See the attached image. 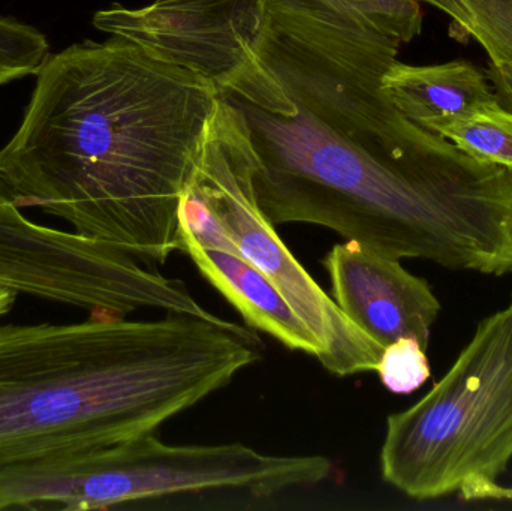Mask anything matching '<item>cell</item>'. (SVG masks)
<instances>
[{
    "instance_id": "obj_1",
    "label": "cell",
    "mask_w": 512,
    "mask_h": 511,
    "mask_svg": "<svg viewBox=\"0 0 512 511\" xmlns=\"http://www.w3.org/2000/svg\"><path fill=\"white\" fill-rule=\"evenodd\" d=\"M35 75L0 150L14 203L165 263L180 251V198L221 90L120 36L48 54Z\"/></svg>"
},
{
    "instance_id": "obj_2",
    "label": "cell",
    "mask_w": 512,
    "mask_h": 511,
    "mask_svg": "<svg viewBox=\"0 0 512 511\" xmlns=\"http://www.w3.org/2000/svg\"><path fill=\"white\" fill-rule=\"evenodd\" d=\"M261 359L224 318L92 317L0 326V470L153 434Z\"/></svg>"
},
{
    "instance_id": "obj_3",
    "label": "cell",
    "mask_w": 512,
    "mask_h": 511,
    "mask_svg": "<svg viewBox=\"0 0 512 511\" xmlns=\"http://www.w3.org/2000/svg\"><path fill=\"white\" fill-rule=\"evenodd\" d=\"M248 122L256 201L268 221L336 231L385 257L483 275L512 273V171L441 135L379 153L297 117L222 95Z\"/></svg>"
},
{
    "instance_id": "obj_4",
    "label": "cell",
    "mask_w": 512,
    "mask_h": 511,
    "mask_svg": "<svg viewBox=\"0 0 512 511\" xmlns=\"http://www.w3.org/2000/svg\"><path fill=\"white\" fill-rule=\"evenodd\" d=\"M512 459V297L484 318L450 371L387 419L384 482L418 501L487 498Z\"/></svg>"
},
{
    "instance_id": "obj_5",
    "label": "cell",
    "mask_w": 512,
    "mask_h": 511,
    "mask_svg": "<svg viewBox=\"0 0 512 511\" xmlns=\"http://www.w3.org/2000/svg\"><path fill=\"white\" fill-rule=\"evenodd\" d=\"M325 456H279L242 443L170 446L153 434L48 464L0 470V510H108L200 492L256 498L331 479Z\"/></svg>"
},
{
    "instance_id": "obj_6",
    "label": "cell",
    "mask_w": 512,
    "mask_h": 511,
    "mask_svg": "<svg viewBox=\"0 0 512 511\" xmlns=\"http://www.w3.org/2000/svg\"><path fill=\"white\" fill-rule=\"evenodd\" d=\"M258 156L245 114L219 96L185 189L212 213L237 251L255 266L321 342V365L337 377L376 371L384 348L355 326L282 242L259 209Z\"/></svg>"
},
{
    "instance_id": "obj_7",
    "label": "cell",
    "mask_w": 512,
    "mask_h": 511,
    "mask_svg": "<svg viewBox=\"0 0 512 511\" xmlns=\"http://www.w3.org/2000/svg\"><path fill=\"white\" fill-rule=\"evenodd\" d=\"M265 21L267 0H155L144 8L102 9L93 26L201 75L224 95L295 116L291 99L259 59Z\"/></svg>"
},
{
    "instance_id": "obj_8",
    "label": "cell",
    "mask_w": 512,
    "mask_h": 511,
    "mask_svg": "<svg viewBox=\"0 0 512 511\" xmlns=\"http://www.w3.org/2000/svg\"><path fill=\"white\" fill-rule=\"evenodd\" d=\"M322 264L334 302L373 341L385 348L414 338L429 348L441 303L426 279L355 240L334 245Z\"/></svg>"
},
{
    "instance_id": "obj_9",
    "label": "cell",
    "mask_w": 512,
    "mask_h": 511,
    "mask_svg": "<svg viewBox=\"0 0 512 511\" xmlns=\"http://www.w3.org/2000/svg\"><path fill=\"white\" fill-rule=\"evenodd\" d=\"M180 251L240 312L252 329L267 333L292 351L321 362V342L292 311L274 285L228 239L207 207L188 189L180 198Z\"/></svg>"
},
{
    "instance_id": "obj_10",
    "label": "cell",
    "mask_w": 512,
    "mask_h": 511,
    "mask_svg": "<svg viewBox=\"0 0 512 511\" xmlns=\"http://www.w3.org/2000/svg\"><path fill=\"white\" fill-rule=\"evenodd\" d=\"M382 92L406 119L427 131L501 105L486 72L466 60L424 66L397 60L382 78Z\"/></svg>"
},
{
    "instance_id": "obj_11",
    "label": "cell",
    "mask_w": 512,
    "mask_h": 511,
    "mask_svg": "<svg viewBox=\"0 0 512 511\" xmlns=\"http://www.w3.org/2000/svg\"><path fill=\"white\" fill-rule=\"evenodd\" d=\"M450 18V33L459 41H475L490 63L512 68V0H417Z\"/></svg>"
},
{
    "instance_id": "obj_12",
    "label": "cell",
    "mask_w": 512,
    "mask_h": 511,
    "mask_svg": "<svg viewBox=\"0 0 512 511\" xmlns=\"http://www.w3.org/2000/svg\"><path fill=\"white\" fill-rule=\"evenodd\" d=\"M430 132L447 138L472 158L512 171V111L502 104L471 116L445 120Z\"/></svg>"
},
{
    "instance_id": "obj_13",
    "label": "cell",
    "mask_w": 512,
    "mask_h": 511,
    "mask_svg": "<svg viewBox=\"0 0 512 511\" xmlns=\"http://www.w3.org/2000/svg\"><path fill=\"white\" fill-rule=\"evenodd\" d=\"M48 54L44 33L15 18L0 17V87L35 75Z\"/></svg>"
},
{
    "instance_id": "obj_14",
    "label": "cell",
    "mask_w": 512,
    "mask_h": 511,
    "mask_svg": "<svg viewBox=\"0 0 512 511\" xmlns=\"http://www.w3.org/2000/svg\"><path fill=\"white\" fill-rule=\"evenodd\" d=\"M427 350L414 338H403L382 351L376 372L382 384L396 395H409L429 380Z\"/></svg>"
},
{
    "instance_id": "obj_15",
    "label": "cell",
    "mask_w": 512,
    "mask_h": 511,
    "mask_svg": "<svg viewBox=\"0 0 512 511\" xmlns=\"http://www.w3.org/2000/svg\"><path fill=\"white\" fill-rule=\"evenodd\" d=\"M487 78L498 93L501 104L512 110V68L504 63H490Z\"/></svg>"
},
{
    "instance_id": "obj_16",
    "label": "cell",
    "mask_w": 512,
    "mask_h": 511,
    "mask_svg": "<svg viewBox=\"0 0 512 511\" xmlns=\"http://www.w3.org/2000/svg\"><path fill=\"white\" fill-rule=\"evenodd\" d=\"M18 294L14 290H9L6 287H0V318L8 315L14 309L15 302H17Z\"/></svg>"
}]
</instances>
